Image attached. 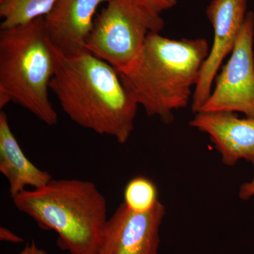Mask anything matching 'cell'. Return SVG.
<instances>
[{
  "label": "cell",
  "instance_id": "obj_1",
  "mask_svg": "<svg viewBox=\"0 0 254 254\" xmlns=\"http://www.w3.org/2000/svg\"><path fill=\"white\" fill-rule=\"evenodd\" d=\"M54 51L56 66L50 88L64 113L86 129L113 137L121 144L128 141L138 105L118 71L88 51L73 56Z\"/></svg>",
  "mask_w": 254,
  "mask_h": 254
},
{
  "label": "cell",
  "instance_id": "obj_2",
  "mask_svg": "<svg viewBox=\"0 0 254 254\" xmlns=\"http://www.w3.org/2000/svg\"><path fill=\"white\" fill-rule=\"evenodd\" d=\"M210 48L205 38L172 39L151 33L131 68L119 74L148 116L170 124L174 113L192 99Z\"/></svg>",
  "mask_w": 254,
  "mask_h": 254
},
{
  "label": "cell",
  "instance_id": "obj_3",
  "mask_svg": "<svg viewBox=\"0 0 254 254\" xmlns=\"http://www.w3.org/2000/svg\"><path fill=\"white\" fill-rule=\"evenodd\" d=\"M12 199L15 207L42 229L57 232L61 250L70 254H99L108 206L93 182L52 179Z\"/></svg>",
  "mask_w": 254,
  "mask_h": 254
},
{
  "label": "cell",
  "instance_id": "obj_4",
  "mask_svg": "<svg viewBox=\"0 0 254 254\" xmlns=\"http://www.w3.org/2000/svg\"><path fill=\"white\" fill-rule=\"evenodd\" d=\"M56 60L47 37L44 17L1 29L0 108L16 103L48 126L58 124L49 98Z\"/></svg>",
  "mask_w": 254,
  "mask_h": 254
},
{
  "label": "cell",
  "instance_id": "obj_5",
  "mask_svg": "<svg viewBox=\"0 0 254 254\" xmlns=\"http://www.w3.org/2000/svg\"><path fill=\"white\" fill-rule=\"evenodd\" d=\"M164 26L160 14L133 0H110L95 18L86 50L119 73H125L136 61L148 36L160 33Z\"/></svg>",
  "mask_w": 254,
  "mask_h": 254
},
{
  "label": "cell",
  "instance_id": "obj_6",
  "mask_svg": "<svg viewBox=\"0 0 254 254\" xmlns=\"http://www.w3.org/2000/svg\"><path fill=\"white\" fill-rule=\"evenodd\" d=\"M254 14L249 11L230 58L200 111L241 113L254 119Z\"/></svg>",
  "mask_w": 254,
  "mask_h": 254
},
{
  "label": "cell",
  "instance_id": "obj_7",
  "mask_svg": "<svg viewBox=\"0 0 254 254\" xmlns=\"http://www.w3.org/2000/svg\"><path fill=\"white\" fill-rule=\"evenodd\" d=\"M247 1L212 0L207 7V17L213 29V41L192 96L193 113H198L203 108L224 60L231 54L248 14Z\"/></svg>",
  "mask_w": 254,
  "mask_h": 254
},
{
  "label": "cell",
  "instance_id": "obj_8",
  "mask_svg": "<svg viewBox=\"0 0 254 254\" xmlns=\"http://www.w3.org/2000/svg\"><path fill=\"white\" fill-rule=\"evenodd\" d=\"M165 212L160 201L143 213L120 205L105 223L98 254H158Z\"/></svg>",
  "mask_w": 254,
  "mask_h": 254
},
{
  "label": "cell",
  "instance_id": "obj_9",
  "mask_svg": "<svg viewBox=\"0 0 254 254\" xmlns=\"http://www.w3.org/2000/svg\"><path fill=\"white\" fill-rule=\"evenodd\" d=\"M110 0H58L44 17L47 37L55 49L66 56L86 50L100 5Z\"/></svg>",
  "mask_w": 254,
  "mask_h": 254
},
{
  "label": "cell",
  "instance_id": "obj_10",
  "mask_svg": "<svg viewBox=\"0 0 254 254\" xmlns=\"http://www.w3.org/2000/svg\"><path fill=\"white\" fill-rule=\"evenodd\" d=\"M190 125L208 135L224 165L233 166L241 160L254 163V119L230 112L200 111Z\"/></svg>",
  "mask_w": 254,
  "mask_h": 254
},
{
  "label": "cell",
  "instance_id": "obj_11",
  "mask_svg": "<svg viewBox=\"0 0 254 254\" xmlns=\"http://www.w3.org/2000/svg\"><path fill=\"white\" fill-rule=\"evenodd\" d=\"M0 173L7 180L11 198L27 190L38 189L53 179L28 160L11 131L7 115L0 113Z\"/></svg>",
  "mask_w": 254,
  "mask_h": 254
},
{
  "label": "cell",
  "instance_id": "obj_12",
  "mask_svg": "<svg viewBox=\"0 0 254 254\" xmlns=\"http://www.w3.org/2000/svg\"><path fill=\"white\" fill-rule=\"evenodd\" d=\"M58 0H2L0 1L1 29H6L45 17Z\"/></svg>",
  "mask_w": 254,
  "mask_h": 254
},
{
  "label": "cell",
  "instance_id": "obj_13",
  "mask_svg": "<svg viewBox=\"0 0 254 254\" xmlns=\"http://www.w3.org/2000/svg\"><path fill=\"white\" fill-rule=\"evenodd\" d=\"M159 201L158 189L150 179L137 176L127 183L123 203L131 211L147 213L153 210Z\"/></svg>",
  "mask_w": 254,
  "mask_h": 254
},
{
  "label": "cell",
  "instance_id": "obj_14",
  "mask_svg": "<svg viewBox=\"0 0 254 254\" xmlns=\"http://www.w3.org/2000/svg\"><path fill=\"white\" fill-rule=\"evenodd\" d=\"M133 1L158 14H161L163 11L172 9L177 3V0H133Z\"/></svg>",
  "mask_w": 254,
  "mask_h": 254
},
{
  "label": "cell",
  "instance_id": "obj_15",
  "mask_svg": "<svg viewBox=\"0 0 254 254\" xmlns=\"http://www.w3.org/2000/svg\"><path fill=\"white\" fill-rule=\"evenodd\" d=\"M254 175L250 182H246L240 187L239 190V196L241 199L248 200L252 197L254 196Z\"/></svg>",
  "mask_w": 254,
  "mask_h": 254
},
{
  "label": "cell",
  "instance_id": "obj_16",
  "mask_svg": "<svg viewBox=\"0 0 254 254\" xmlns=\"http://www.w3.org/2000/svg\"><path fill=\"white\" fill-rule=\"evenodd\" d=\"M0 240L14 244L21 243L23 241L22 238L4 227H0Z\"/></svg>",
  "mask_w": 254,
  "mask_h": 254
},
{
  "label": "cell",
  "instance_id": "obj_17",
  "mask_svg": "<svg viewBox=\"0 0 254 254\" xmlns=\"http://www.w3.org/2000/svg\"><path fill=\"white\" fill-rule=\"evenodd\" d=\"M18 254H47L46 251L40 249L34 242L27 244Z\"/></svg>",
  "mask_w": 254,
  "mask_h": 254
},
{
  "label": "cell",
  "instance_id": "obj_18",
  "mask_svg": "<svg viewBox=\"0 0 254 254\" xmlns=\"http://www.w3.org/2000/svg\"><path fill=\"white\" fill-rule=\"evenodd\" d=\"M2 1V0H0V1Z\"/></svg>",
  "mask_w": 254,
  "mask_h": 254
}]
</instances>
